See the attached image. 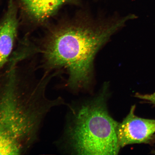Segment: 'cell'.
I'll return each mask as SVG.
<instances>
[{
  "label": "cell",
  "instance_id": "6da1fadb",
  "mask_svg": "<svg viewBox=\"0 0 155 155\" xmlns=\"http://www.w3.org/2000/svg\"><path fill=\"white\" fill-rule=\"evenodd\" d=\"M49 77L31 81L11 67L0 80V155H23L38 142L46 116L64 104L46 95Z\"/></svg>",
  "mask_w": 155,
  "mask_h": 155
},
{
  "label": "cell",
  "instance_id": "7a4b0ae2",
  "mask_svg": "<svg viewBox=\"0 0 155 155\" xmlns=\"http://www.w3.org/2000/svg\"><path fill=\"white\" fill-rule=\"evenodd\" d=\"M132 15L111 22L93 24L78 21L56 30L50 38L45 55L51 68H64L68 86L78 91L88 88L91 80L95 55L112 35Z\"/></svg>",
  "mask_w": 155,
  "mask_h": 155
},
{
  "label": "cell",
  "instance_id": "3957f363",
  "mask_svg": "<svg viewBox=\"0 0 155 155\" xmlns=\"http://www.w3.org/2000/svg\"><path fill=\"white\" fill-rule=\"evenodd\" d=\"M107 92L83 104L75 112L72 122L66 129L67 144L75 153L116 155L118 123L109 115L106 106Z\"/></svg>",
  "mask_w": 155,
  "mask_h": 155
},
{
  "label": "cell",
  "instance_id": "277c9868",
  "mask_svg": "<svg viewBox=\"0 0 155 155\" xmlns=\"http://www.w3.org/2000/svg\"><path fill=\"white\" fill-rule=\"evenodd\" d=\"M135 106L131 107L127 115L118 123L117 135L120 148L126 145L149 143L155 136V120L143 119L135 114Z\"/></svg>",
  "mask_w": 155,
  "mask_h": 155
},
{
  "label": "cell",
  "instance_id": "5b68a950",
  "mask_svg": "<svg viewBox=\"0 0 155 155\" xmlns=\"http://www.w3.org/2000/svg\"><path fill=\"white\" fill-rule=\"evenodd\" d=\"M18 26L16 8L11 2L0 22V70L7 62L12 50Z\"/></svg>",
  "mask_w": 155,
  "mask_h": 155
},
{
  "label": "cell",
  "instance_id": "8992f818",
  "mask_svg": "<svg viewBox=\"0 0 155 155\" xmlns=\"http://www.w3.org/2000/svg\"><path fill=\"white\" fill-rule=\"evenodd\" d=\"M74 0H21L25 11L36 20L42 21L53 15L62 5Z\"/></svg>",
  "mask_w": 155,
  "mask_h": 155
},
{
  "label": "cell",
  "instance_id": "52a82bcc",
  "mask_svg": "<svg viewBox=\"0 0 155 155\" xmlns=\"http://www.w3.org/2000/svg\"><path fill=\"white\" fill-rule=\"evenodd\" d=\"M135 97L140 99L147 100L151 103L155 104V92L149 94H141L137 93L135 94Z\"/></svg>",
  "mask_w": 155,
  "mask_h": 155
}]
</instances>
